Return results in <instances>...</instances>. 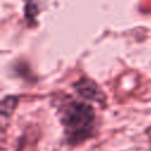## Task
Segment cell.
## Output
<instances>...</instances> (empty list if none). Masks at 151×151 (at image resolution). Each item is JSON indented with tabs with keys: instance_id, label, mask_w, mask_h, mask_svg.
<instances>
[{
	"instance_id": "1",
	"label": "cell",
	"mask_w": 151,
	"mask_h": 151,
	"mask_svg": "<svg viewBox=\"0 0 151 151\" xmlns=\"http://www.w3.org/2000/svg\"><path fill=\"white\" fill-rule=\"evenodd\" d=\"M61 124L64 125L66 140L71 145H78L93 136L96 114L93 109L83 101H70L63 107Z\"/></svg>"
},
{
	"instance_id": "2",
	"label": "cell",
	"mask_w": 151,
	"mask_h": 151,
	"mask_svg": "<svg viewBox=\"0 0 151 151\" xmlns=\"http://www.w3.org/2000/svg\"><path fill=\"white\" fill-rule=\"evenodd\" d=\"M73 86H74L77 93L84 99L97 101V103H103L105 100V93L91 79L83 78V79L78 80Z\"/></svg>"
}]
</instances>
